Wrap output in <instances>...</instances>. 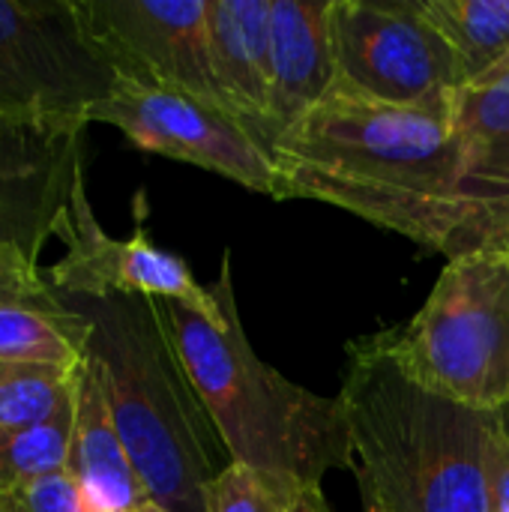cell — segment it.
<instances>
[{"mask_svg":"<svg viewBox=\"0 0 509 512\" xmlns=\"http://www.w3.org/2000/svg\"><path fill=\"white\" fill-rule=\"evenodd\" d=\"M453 108H408L342 87L273 147L276 201H321L450 258L462 228Z\"/></svg>","mask_w":509,"mask_h":512,"instance_id":"1","label":"cell"},{"mask_svg":"<svg viewBox=\"0 0 509 512\" xmlns=\"http://www.w3.org/2000/svg\"><path fill=\"white\" fill-rule=\"evenodd\" d=\"M69 300L90 318L87 357L147 498L168 512H207V492L231 456L156 303Z\"/></svg>","mask_w":509,"mask_h":512,"instance_id":"2","label":"cell"},{"mask_svg":"<svg viewBox=\"0 0 509 512\" xmlns=\"http://www.w3.org/2000/svg\"><path fill=\"white\" fill-rule=\"evenodd\" d=\"M339 402L363 498L390 512H489L492 414L411 381L384 333L351 345Z\"/></svg>","mask_w":509,"mask_h":512,"instance_id":"3","label":"cell"},{"mask_svg":"<svg viewBox=\"0 0 509 512\" xmlns=\"http://www.w3.org/2000/svg\"><path fill=\"white\" fill-rule=\"evenodd\" d=\"M210 291L225 309L222 327L183 303H153L231 462L312 483L330 471L357 468L342 402L291 384L252 351L234 300L231 252L222 255Z\"/></svg>","mask_w":509,"mask_h":512,"instance_id":"4","label":"cell"},{"mask_svg":"<svg viewBox=\"0 0 509 512\" xmlns=\"http://www.w3.org/2000/svg\"><path fill=\"white\" fill-rule=\"evenodd\" d=\"M384 336L429 393L486 414L509 408V252L450 258L423 309Z\"/></svg>","mask_w":509,"mask_h":512,"instance_id":"5","label":"cell"},{"mask_svg":"<svg viewBox=\"0 0 509 512\" xmlns=\"http://www.w3.org/2000/svg\"><path fill=\"white\" fill-rule=\"evenodd\" d=\"M117 75L90 42L75 0H0V114L87 132Z\"/></svg>","mask_w":509,"mask_h":512,"instance_id":"6","label":"cell"},{"mask_svg":"<svg viewBox=\"0 0 509 512\" xmlns=\"http://www.w3.org/2000/svg\"><path fill=\"white\" fill-rule=\"evenodd\" d=\"M333 87L408 108H453L465 87L417 0H330Z\"/></svg>","mask_w":509,"mask_h":512,"instance_id":"7","label":"cell"},{"mask_svg":"<svg viewBox=\"0 0 509 512\" xmlns=\"http://www.w3.org/2000/svg\"><path fill=\"white\" fill-rule=\"evenodd\" d=\"M144 198H138L135 231L123 240L111 237L90 204L84 165L72 180L69 201L54 219L51 237L63 243V255L48 267V282L63 297L81 300H108V297H150L174 300L195 309L213 324H225V309L219 297L204 288L189 264L159 249L144 228Z\"/></svg>","mask_w":509,"mask_h":512,"instance_id":"8","label":"cell"},{"mask_svg":"<svg viewBox=\"0 0 509 512\" xmlns=\"http://www.w3.org/2000/svg\"><path fill=\"white\" fill-rule=\"evenodd\" d=\"M90 123L120 129L144 153L189 162L249 192L276 198L273 156L222 105L183 90L117 78L108 96L90 108Z\"/></svg>","mask_w":509,"mask_h":512,"instance_id":"9","label":"cell"},{"mask_svg":"<svg viewBox=\"0 0 509 512\" xmlns=\"http://www.w3.org/2000/svg\"><path fill=\"white\" fill-rule=\"evenodd\" d=\"M75 9L117 78L225 108L210 60L207 0H75Z\"/></svg>","mask_w":509,"mask_h":512,"instance_id":"10","label":"cell"},{"mask_svg":"<svg viewBox=\"0 0 509 512\" xmlns=\"http://www.w3.org/2000/svg\"><path fill=\"white\" fill-rule=\"evenodd\" d=\"M462 228L450 258L509 252V60L453 99Z\"/></svg>","mask_w":509,"mask_h":512,"instance_id":"11","label":"cell"},{"mask_svg":"<svg viewBox=\"0 0 509 512\" xmlns=\"http://www.w3.org/2000/svg\"><path fill=\"white\" fill-rule=\"evenodd\" d=\"M81 165L84 132L0 114V240L36 267Z\"/></svg>","mask_w":509,"mask_h":512,"instance_id":"12","label":"cell"},{"mask_svg":"<svg viewBox=\"0 0 509 512\" xmlns=\"http://www.w3.org/2000/svg\"><path fill=\"white\" fill-rule=\"evenodd\" d=\"M90 318L15 246L0 243V360L78 369Z\"/></svg>","mask_w":509,"mask_h":512,"instance_id":"13","label":"cell"},{"mask_svg":"<svg viewBox=\"0 0 509 512\" xmlns=\"http://www.w3.org/2000/svg\"><path fill=\"white\" fill-rule=\"evenodd\" d=\"M273 87L267 117V147L303 120L333 87L336 66L330 48V0L270 3Z\"/></svg>","mask_w":509,"mask_h":512,"instance_id":"14","label":"cell"},{"mask_svg":"<svg viewBox=\"0 0 509 512\" xmlns=\"http://www.w3.org/2000/svg\"><path fill=\"white\" fill-rule=\"evenodd\" d=\"M270 3L273 0H207L210 60L222 102L267 153L273 87Z\"/></svg>","mask_w":509,"mask_h":512,"instance_id":"15","label":"cell"},{"mask_svg":"<svg viewBox=\"0 0 509 512\" xmlns=\"http://www.w3.org/2000/svg\"><path fill=\"white\" fill-rule=\"evenodd\" d=\"M72 441L66 474L78 483L90 512H135L147 504V492L123 447L111 405L90 357L72 378Z\"/></svg>","mask_w":509,"mask_h":512,"instance_id":"16","label":"cell"},{"mask_svg":"<svg viewBox=\"0 0 509 512\" xmlns=\"http://www.w3.org/2000/svg\"><path fill=\"white\" fill-rule=\"evenodd\" d=\"M447 39L462 84L480 81L509 60V0H417Z\"/></svg>","mask_w":509,"mask_h":512,"instance_id":"17","label":"cell"},{"mask_svg":"<svg viewBox=\"0 0 509 512\" xmlns=\"http://www.w3.org/2000/svg\"><path fill=\"white\" fill-rule=\"evenodd\" d=\"M207 512H333L321 483L231 462L207 492Z\"/></svg>","mask_w":509,"mask_h":512,"instance_id":"18","label":"cell"},{"mask_svg":"<svg viewBox=\"0 0 509 512\" xmlns=\"http://www.w3.org/2000/svg\"><path fill=\"white\" fill-rule=\"evenodd\" d=\"M75 405L63 408L54 420L21 429L0 432V512L27 498L30 486L42 477L66 471L69 441H72Z\"/></svg>","mask_w":509,"mask_h":512,"instance_id":"19","label":"cell"},{"mask_svg":"<svg viewBox=\"0 0 509 512\" xmlns=\"http://www.w3.org/2000/svg\"><path fill=\"white\" fill-rule=\"evenodd\" d=\"M75 369L0 360V432H21L54 420L72 405Z\"/></svg>","mask_w":509,"mask_h":512,"instance_id":"20","label":"cell"},{"mask_svg":"<svg viewBox=\"0 0 509 512\" xmlns=\"http://www.w3.org/2000/svg\"><path fill=\"white\" fill-rule=\"evenodd\" d=\"M486 462H489V512H509V408L492 414Z\"/></svg>","mask_w":509,"mask_h":512,"instance_id":"21","label":"cell"},{"mask_svg":"<svg viewBox=\"0 0 509 512\" xmlns=\"http://www.w3.org/2000/svg\"><path fill=\"white\" fill-rule=\"evenodd\" d=\"M27 512H90V507H87L78 483L66 471H57L30 486Z\"/></svg>","mask_w":509,"mask_h":512,"instance_id":"22","label":"cell"},{"mask_svg":"<svg viewBox=\"0 0 509 512\" xmlns=\"http://www.w3.org/2000/svg\"><path fill=\"white\" fill-rule=\"evenodd\" d=\"M363 504H366V512H390L387 507H381L375 498H363Z\"/></svg>","mask_w":509,"mask_h":512,"instance_id":"23","label":"cell"},{"mask_svg":"<svg viewBox=\"0 0 509 512\" xmlns=\"http://www.w3.org/2000/svg\"><path fill=\"white\" fill-rule=\"evenodd\" d=\"M135 512H168V510H162L159 504H153V501H147V504H141V507H138V510H135Z\"/></svg>","mask_w":509,"mask_h":512,"instance_id":"24","label":"cell"},{"mask_svg":"<svg viewBox=\"0 0 509 512\" xmlns=\"http://www.w3.org/2000/svg\"><path fill=\"white\" fill-rule=\"evenodd\" d=\"M0 243H3V240H0Z\"/></svg>","mask_w":509,"mask_h":512,"instance_id":"25","label":"cell"}]
</instances>
